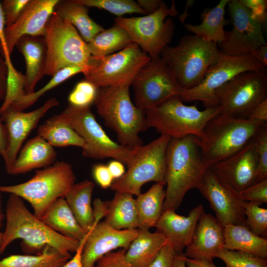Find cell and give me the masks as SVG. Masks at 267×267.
Instances as JSON below:
<instances>
[{
  "label": "cell",
  "instance_id": "39",
  "mask_svg": "<svg viewBox=\"0 0 267 267\" xmlns=\"http://www.w3.org/2000/svg\"><path fill=\"white\" fill-rule=\"evenodd\" d=\"M261 204L258 202H244L245 226L257 235L265 237L267 234V209L260 207Z\"/></svg>",
  "mask_w": 267,
  "mask_h": 267
},
{
  "label": "cell",
  "instance_id": "56",
  "mask_svg": "<svg viewBox=\"0 0 267 267\" xmlns=\"http://www.w3.org/2000/svg\"><path fill=\"white\" fill-rule=\"evenodd\" d=\"M183 259L187 267H217L213 261L190 259L183 254Z\"/></svg>",
  "mask_w": 267,
  "mask_h": 267
},
{
  "label": "cell",
  "instance_id": "28",
  "mask_svg": "<svg viewBox=\"0 0 267 267\" xmlns=\"http://www.w3.org/2000/svg\"><path fill=\"white\" fill-rule=\"evenodd\" d=\"M229 0H221L213 8L203 11L200 24H184L185 28L196 36L218 44H222L225 38L224 26L229 23L224 15L225 7Z\"/></svg>",
  "mask_w": 267,
  "mask_h": 267
},
{
  "label": "cell",
  "instance_id": "58",
  "mask_svg": "<svg viewBox=\"0 0 267 267\" xmlns=\"http://www.w3.org/2000/svg\"><path fill=\"white\" fill-rule=\"evenodd\" d=\"M251 54L264 66H267V44L258 47Z\"/></svg>",
  "mask_w": 267,
  "mask_h": 267
},
{
  "label": "cell",
  "instance_id": "51",
  "mask_svg": "<svg viewBox=\"0 0 267 267\" xmlns=\"http://www.w3.org/2000/svg\"><path fill=\"white\" fill-rule=\"evenodd\" d=\"M8 69L5 58L0 49V100H3L6 94Z\"/></svg>",
  "mask_w": 267,
  "mask_h": 267
},
{
  "label": "cell",
  "instance_id": "9",
  "mask_svg": "<svg viewBox=\"0 0 267 267\" xmlns=\"http://www.w3.org/2000/svg\"><path fill=\"white\" fill-rule=\"evenodd\" d=\"M171 138L161 134L149 143L135 147L133 158L127 165V171L121 178L113 181L111 189L137 196L147 182L155 181L166 185V153Z\"/></svg>",
  "mask_w": 267,
  "mask_h": 267
},
{
  "label": "cell",
  "instance_id": "42",
  "mask_svg": "<svg viewBox=\"0 0 267 267\" xmlns=\"http://www.w3.org/2000/svg\"><path fill=\"white\" fill-rule=\"evenodd\" d=\"M253 145L258 158L256 183L267 178V123L264 124L252 138Z\"/></svg>",
  "mask_w": 267,
  "mask_h": 267
},
{
  "label": "cell",
  "instance_id": "33",
  "mask_svg": "<svg viewBox=\"0 0 267 267\" xmlns=\"http://www.w3.org/2000/svg\"><path fill=\"white\" fill-rule=\"evenodd\" d=\"M38 135L52 147L74 146L83 149V139L65 120L61 114L54 115L38 128Z\"/></svg>",
  "mask_w": 267,
  "mask_h": 267
},
{
  "label": "cell",
  "instance_id": "57",
  "mask_svg": "<svg viewBox=\"0 0 267 267\" xmlns=\"http://www.w3.org/2000/svg\"><path fill=\"white\" fill-rule=\"evenodd\" d=\"M7 147V136L4 124L0 118V155L4 158Z\"/></svg>",
  "mask_w": 267,
  "mask_h": 267
},
{
  "label": "cell",
  "instance_id": "13",
  "mask_svg": "<svg viewBox=\"0 0 267 267\" xmlns=\"http://www.w3.org/2000/svg\"><path fill=\"white\" fill-rule=\"evenodd\" d=\"M215 95L221 113L247 119L258 105L267 99V73H241L219 88Z\"/></svg>",
  "mask_w": 267,
  "mask_h": 267
},
{
  "label": "cell",
  "instance_id": "5",
  "mask_svg": "<svg viewBox=\"0 0 267 267\" xmlns=\"http://www.w3.org/2000/svg\"><path fill=\"white\" fill-rule=\"evenodd\" d=\"M265 123L221 112L215 116L207 124L198 138L205 165L209 168L240 151Z\"/></svg>",
  "mask_w": 267,
  "mask_h": 267
},
{
  "label": "cell",
  "instance_id": "7",
  "mask_svg": "<svg viewBox=\"0 0 267 267\" xmlns=\"http://www.w3.org/2000/svg\"><path fill=\"white\" fill-rule=\"evenodd\" d=\"M219 105L199 110L188 106L179 97H174L144 111L149 128L161 134L178 138L188 135L200 138L207 124L221 112Z\"/></svg>",
  "mask_w": 267,
  "mask_h": 267
},
{
  "label": "cell",
  "instance_id": "31",
  "mask_svg": "<svg viewBox=\"0 0 267 267\" xmlns=\"http://www.w3.org/2000/svg\"><path fill=\"white\" fill-rule=\"evenodd\" d=\"M223 248L250 253L266 259L267 240L252 232L246 226L227 224L224 226Z\"/></svg>",
  "mask_w": 267,
  "mask_h": 267
},
{
  "label": "cell",
  "instance_id": "22",
  "mask_svg": "<svg viewBox=\"0 0 267 267\" xmlns=\"http://www.w3.org/2000/svg\"><path fill=\"white\" fill-rule=\"evenodd\" d=\"M224 242V226L216 217L204 212L183 254L190 259L213 261L223 249Z\"/></svg>",
  "mask_w": 267,
  "mask_h": 267
},
{
  "label": "cell",
  "instance_id": "61",
  "mask_svg": "<svg viewBox=\"0 0 267 267\" xmlns=\"http://www.w3.org/2000/svg\"><path fill=\"white\" fill-rule=\"evenodd\" d=\"M2 219H3V214H2V213L1 212V209L0 205V227L1 224V222H2Z\"/></svg>",
  "mask_w": 267,
  "mask_h": 267
},
{
  "label": "cell",
  "instance_id": "59",
  "mask_svg": "<svg viewBox=\"0 0 267 267\" xmlns=\"http://www.w3.org/2000/svg\"><path fill=\"white\" fill-rule=\"evenodd\" d=\"M173 267H186L183 259V254H178L176 259Z\"/></svg>",
  "mask_w": 267,
  "mask_h": 267
},
{
  "label": "cell",
  "instance_id": "35",
  "mask_svg": "<svg viewBox=\"0 0 267 267\" xmlns=\"http://www.w3.org/2000/svg\"><path fill=\"white\" fill-rule=\"evenodd\" d=\"M132 43L126 31L114 23L110 28L97 34L88 46L92 56L100 57L120 51Z\"/></svg>",
  "mask_w": 267,
  "mask_h": 267
},
{
  "label": "cell",
  "instance_id": "25",
  "mask_svg": "<svg viewBox=\"0 0 267 267\" xmlns=\"http://www.w3.org/2000/svg\"><path fill=\"white\" fill-rule=\"evenodd\" d=\"M56 156L53 147L37 135L20 149L8 174L17 175L49 166Z\"/></svg>",
  "mask_w": 267,
  "mask_h": 267
},
{
  "label": "cell",
  "instance_id": "34",
  "mask_svg": "<svg viewBox=\"0 0 267 267\" xmlns=\"http://www.w3.org/2000/svg\"><path fill=\"white\" fill-rule=\"evenodd\" d=\"M104 221L118 230L138 228L135 201L133 195L116 191L114 198L107 201Z\"/></svg>",
  "mask_w": 267,
  "mask_h": 267
},
{
  "label": "cell",
  "instance_id": "29",
  "mask_svg": "<svg viewBox=\"0 0 267 267\" xmlns=\"http://www.w3.org/2000/svg\"><path fill=\"white\" fill-rule=\"evenodd\" d=\"M165 184L155 183L146 192L135 199L138 229L149 230L155 226L163 212Z\"/></svg>",
  "mask_w": 267,
  "mask_h": 267
},
{
  "label": "cell",
  "instance_id": "16",
  "mask_svg": "<svg viewBox=\"0 0 267 267\" xmlns=\"http://www.w3.org/2000/svg\"><path fill=\"white\" fill-rule=\"evenodd\" d=\"M227 5L233 27L231 31H225L224 41L219 44L222 53L245 55L267 44L262 25L239 0H230Z\"/></svg>",
  "mask_w": 267,
  "mask_h": 267
},
{
  "label": "cell",
  "instance_id": "36",
  "mask_svg": "<svg viewBox=\"0 0 267 267\" xmlns=\"http://www.w3.org/2000/svg\"><path fill=\"white\" fill-rule=\"evenodd\" d=\"M71 256L46 246L38 255H12L0 260V267H60Z\"/></svg>",
  "mask_w": 267,
  "mask_h": 267
},
{
  "label": "cell",
  "instance_id": "38",
  "mask_svg": "<svg viewBox=\"0 0 267 267\" xmlns=\"http://www.w3.org/2000/svg\"><path fill=\"white\" fill-rule=\"evenodd\" d=\"M86 7H96L105 10L121 17L126 14L139 13L147 15L146 12L133 0H74Z\"/></svg>",
  "mask_w": 267,
  "mask_h": 267
},
{
  "label": "cell",
  "instance_id": "14",
  "mask_svg": "<svg viewBox=\"0 0 267 267\" xmlns=\"http://www.w3.org/2000/svg\"><path fill=\"white\" fill-rule=\"evenodd\" d=\"M251 71L267 72V68L252 54L229 56L222 53L219 60L208 68L201 83L194 88L184 89L180 98L200 101L205 108L219 105L216 91L237 75Z\"/></svg>",
  "mask_w": 267,
  "mask_h": 267
},
{
  "label": "cell",
  "instance_id": "49",
  "mask_svg": "<svg viewBox=\"0 0 267 267\" xmlns=\"http://www.w3.org/2000/svg\"><path fill=\"white\" fill-rule=\"evenodd\" d=\"M92 173L96 182L103 188L106 189L111 187L114 180L107 165L102 164L94 165Z\"/></svg>",
  "mask_w": 267,
  "mask_h": 267
},
{
  "label": "cell",
  "instance_id": "47",
  "mask_svg": "<svg viewBox=\"0 0 267 267\" xmlns=\"http://www.w3.org/2000/svg\"><path fill=\"white\" fill-rule=\"evenodd\" d=\"M265 28L267 24V1L266 0H239Z\"/></svg>",
  "mask_w": 267,
  "mask_h": 267
},
{
  "label": "cell",
  "instance_id": "1",
  "mask_svg": "<svg viewBox=\"0 0 267 267\" xmlns=\"http://www.w3.org/2000/svg\"><path fill=\"white\" fill-rule=\"evenodd\" d=\"M6 225L2 232L0 254L16 239H22L23 248L40 251L50 246L60 253L71 256L80 241L65 237L53 230L32 213L22 198L10 194L6 206Z\"/></svg>",
  "mask_w": 267,
  "mask_h": 267
},
{
  "label": "cell",
  "instance_id": "54",
  "mask_svg": "<svg viewBox=\"0 0 267 267\" xmlns=\"http://www.w3.org/2000/svg\"><path fill=\"white\" fill-rule=\"evenodd\" d=\"M107 167L114 180L121 178L126 172L123 163L118 160L110 162Z\"/></svg>",
  "mask_w": 267,
  "mask_h": 267
},
{
  "label": "cell",
  "instance_id": "24",
  "mask_svg": "<svg viewBox=\"0 0 267 267\" xmlns=\"http://www.w3.org/2000/svg\"><path fill=\"white\" fill-rule=\"evenodd\" d=\"M15 46L25 61V94L31 93L44 76L46 57L44 37L23 36L18 41Z\"/></svg>",
  "mask_w": 267,
  "mask_h": 267
},
{
  "label": "cell",
  "instance_id": "63",
  "mask_svg": "<svg viewBox=\"0 0 267 267\" xmlns=\"http://www.w3.org/2000/svg\"><path fill=\"white\" fill-rule=\"evenodd\" d=\"M1 43L0 42V49L1 50Z\"/></svg>",
  "mask_w": 267,
  "mask_h": 267
},
{
  "label": "cell",
  "instance_id": "19",
  "mask_svg": "<svg viewBox=\"0 0 267 267\" xmlns=\"http://www.w3.org/2000/svg\"><path fill=\"white\" fill-rule=\"evenodd\" d=\"M198 189L222 225L245 226L244 201L238 194L223 185L209 168L205 171Z\"/></svg>",
  "mask_w": 267,
  "mask_h": 267
},
{
  "label": "cell",
  "instance_id": "53",
  "mask_svg": "<svg viewBox=\"0 0 267 267\" xmlns=\"http://www.w3.org/2000/svg\"><path fill=\"white\" fill-rule=\"evenodd\" d=\"M87 235L80 241L79 246L74 257L60 267H84L82 262V253Z\"/></svg>",
  "mask_w": 267,
  "mask_h": 267
},
{
  "label": "cell",
  "instance_id": "62",
  "mask_svg": "<svg viewBox=\"0 0 267 267\" xmlns=\"http://www.w3.org/2000/svg\"><path fill=\"white\" fill-rule=\"evenodd\" d=\"M2 238V232L0 231V245L1 243Z\"/></svg>",
  "mask_w": 267,
  "mask_h": 267
},
{
  "label": "cell",
  "instance_id": "4",
  "mask_svg": "<svg viewBox=\"0 0 267 267\" xmlns=\"http://www.w3.org/2000/svg\"><path fill=\"white\" fill-rule=\"evenodd\" d=\"M221 55L217 44L193 35L183 36L175 46H166L160 57L179 85L190 89L201 83L208 68Z\"/></svg>",
  "mask_w": 267,
  "mask_h": 267
},
{
  "label": "cell",
  "instance_id": "52",
  "mask_svg": "<svg viewBox=\"0 0 267 267\" xmlns=\"http://www.w3.org/2000/svg\"><path fill=\"white\" fill-rule=\"evenodd\" d=\"M247 119L264 123H267V99L258 105Z\"/></svg>",
  "mask_w": 267,
  "mask_h": 267
},
{
  "label": "cell",
  "instance_id": "40",
  "mask_svg": "<svg viewBox=\"0 0 267 267\" xmlns=\"http://www.w3.org/2000/svg\"><path fill=\"white\" fill-rule=\"evenodd\" d=\"M6 91L0 107V115L8 109L19 98L25 94V75L18 71L13 64L7 66Z\"/></svg>",
  "mask_w": 267,
  "mask_h": 267
},
{
  "label": "cell",
  "instance_id": "18",
  "mask_svg": "<svg viewBox=\"0 0 267 267\" xmlns=\"http://www.w3.org/2000/svg\"><path fill=\"white\" fill-rule=\"evenodd\" d=\"M58 104L57 99L52 97L32 111L24 112L8 109L0 115V118L4 122L7 136V147L3 159L7 174L27 137L46 112Z\"/></svg>",
  "mask_w": 267,
  "mask_h": 267
},
{
  "label": "cell",
  "instance_id": "48",
  "mask_svg": "<svg viewBox=\"0 0 267 267\" xmlns=\"http://www.w3.org/2000/svg\"><path fill=\"white\" fill-rule=\"evenodd\" d=\"M178 254L168 243L163 246L148 267H173Z\"/></svg>",
  "mask_w": 267,
  "mask_h": 267
},
{
  "label": "cell",
  "instance_id": "45",
  "mask_svg": "<svg viewBox=\"0 0 267 267\" xmlns=\"http://www.w3.org/2000/svg\"><path fill=\"white\" fill-rule=\"evenodd\" d=\"M243 201L267 203V178L257 182L242 191L239 194Z\"/></svg>",
  "mask_w": 267,
  "mask_h": 267
},
{
  "label": "cell",
  "instance_id": "26",
  "mask_svg": "<svg viewBox=\"0 0 267 267\" xmlns=\"http://www.w3.org/2000/svg\"><path fill=\"white\" fill-rule=\"evenodd\" d=\"M39 218L57 233L78 241L87 233L77 221L64 197L56 200Z\"/></svg>",
  "mask_w": 267,
  "mask_h": 267
},
{
  "label": "cell",
  "instance_id": "21",
  "mask_svg": "<svg viewBox=\"0 0 267 267\" xmlns=\"http://www.w3.org/2000/svg\"><path fill=\"white\" fill-rule=\"evenodd\" d=\"M59 0H30L18 19L5 29V40L11 54L18 41L25 36L44 37L47 22Z\"/></svg>",
  "mask_w": 267,
  "mask_h": 267
},
{
  "label": "cell",
  "instance_id": "2",
  "mask_svg": "<svg viewBox=\"0 0 267 267\" xmlns=\"http://www.w3.org/2000/svg\"><path fill=\"white\" fill-rule=\"evenodd\" d=\"M166 164L163 212L175 211L189 190L198 189L208 168L202 158L198 138L193 135L171 138L166 150Z\"/></svg>",
  "mask_w": 267,
  "mask_h": 267
},
{
  "label": "cell",
  "instance_id": "43",
  "mask_svg": "<svg viewBox=\"0 0 267 267\" xmlns=\"http://www.w3.org/2000/svg\"><path fill=\"white\" fill-rule=\"evenodd\" d=\"M98 89L86 79L78 82L68 96L69 104L77 107H90L95 100Z\"/></svg>",
  "mask_w": 267,
  "mask_h": 267
},
{
  "label": "cell",
  "instance_id": "41",
  "mask_svg": "<svg viewBox=\"0 0 267 267\" xmlns=\"http://www.w3.org/2000/svg\"><path fill=\"white\" fill-rule=\"evenodd\" d=\"M217 258L222 260L226 267H267L266 259L239 251L223 248Z\"/></svg>",
  "mask_w": 267,
  "mask_h": 267
},
{
  "label": "cell",
  "instance_id": "6",
  "mask_svg": "<svg viewBox=\"0 0 267 267\" xmlns=\"http://www.w3.org/2000/svg\"><path fill=\"white\" fill-rule=\"evenodd\" d=\"M72 166L63 161L37 170L29 180L17 184L0 185V192L16 195L27 201L40 218L58 199L64 197L75 183Z\"/></svg>",
  "mask_w": 267,
  "mask_h": 267
},
{
  "label": "cell",
  "instance_id": "60",
  "mask_svg": "<svg viewBox=\"0 0 267 267\" xmlns=\"http://www.w3.org/2000/svg\"><path fill=\"white\" fill-rule=\"evenodd\" d=\"M194 2V0H188L187 2L186 8L184 13H183V14H181V15H178L179 20L182 24L184 22V20L187 17V14L188 13L186 12H187V9L188 7H189V6L192 5V4Z\"/></svg>",
  "mask_w": 267,
  "mask_h": 267
},
{
  "label": "cell",
  "instance_id": "3",
  "mask_svg": "<svg viewBox=\"0 0 267 267\" xmlns=\"http://www.w3.org/2000/svg\"><path fill=\"white\" fill-rule=\"evenodd\" d=\"M130 87L98 88L94 103L105 124L115 132L119 143L134 148L143 145L139 134L149 127L144 111L131 100Z\"/></svg>",
  "mask_w": 267,
  "mask_h": 267
},
{
  "label": "cell",
  "instance_id": "10",
  "mask_svg": "<svg viewBox=\"0 0 267 267\" xmlns=\"http://www.w3.org/2000/svg\"><path fill=\"white\" fill-rule=\"evenodd\" d=\"M178 15L174 1L170 8L163 1L153 13L140 17H117L114 21L126 31L133 43L151 59H155L160 57L174 35V22L172 18L167 17Z\"/></svg>",
  "mask_w": 267,
  "mask_h": 267
},
{
  "label": "cell",
  "instance_id": "20",
  "mask_svg": "<svg viewBox=\"0 0 267 267\" xmlns=\"http://www.w3.org/2000/svg\"><path fill=\"white\" fill-rule=\"evenodd\" d=\"M139 229L118 230L106 222H99L87 233L82 253L84 267H93L105 254L117 248L128 250Z\"/></svg>",
  "mask_w": 267,
  "mask_h": 267
},
{
  "label": "cell",
  "instance_id": "23",
  "mask_svg": "<svg viewBox=\"0 0 267 267\" xmlns=\"http://www.w3.org/2000/svg\"><path fill=\"white\" fill-rule=\"evenodd\" d=\"M204 212L202 204L192 209L187 217L179 215L175 211L166 210L163 212L155 227L164 234L168 243L178 254H182V251L191 242L196 224Z\"/></svg>",
  "mask_w": 267,
  "mask_h": 267
},
{
  "label": "cell",
  "instance_id": "11",
  "mask_svg": "<svg viewBox=\"0 0 267 267\" xmlns=\"http://www.w3.org/2000/svg\"><path fill=\"white\" fill-rule=\"evenodd\" d=\"M83 139V155L95 159L111 158L127 165L134 153V148L124 146L110 138L96 121L90 107L69 104L60 113Z\"/></svg>",
  "mask_w": 267,
  "mask_h": 267
},
{
  "label": "cell",
  "instance_id": "27",
  "mask_svg": "<svg viewBox=\"0 0 267 267\" xmlns=\"http://www.w3.org/2000/svg\"><path fill=\"white\" fill-rule=\"evenodd\" d=\"M168 243L163 233L139 229L137 236L125 253L131 267H148L161 248Z\"/></svg>",
  "mask_w": 267,
  "mask_h": 267
},
{
  "label": "cell",
  "instance_id": "44",
  "mask_svg": "<svg viewBox=\"0 0 267 267\" xmlns=\"http://www.w3.org/2000/svg\"><path fill=\"white\" fill-rule=\"evenodd\" d=\"M30 0H4L1 2L6 27L14 24Z\"/></svg>",
  "mask_w": 267,
  "mask_h": 267
},
{
  "label": "cell",
  "instance_id": "50",
  "mask_svg": "<svg viewBox=\"0 0 267 267\" xmlns=\"http://www.w3.org/2000/svg\"><path fill=\"white\" fill-rule=\"evenodd\" d=\"M5 22L3 10L0 1V42L1 44V51L5 58L7 65L12 64L10 54L8 50L5 36Z\"/></svg>",
  "mask_w": 267,
  "mask_h": 267
},
{
  "label": "cell",
  "instance_id": "17",
  "mask_svg": "<svg viewBox=\"0 0 267 267\" xmlns=\"http://www.w3.org/2000/svg\"><path fill=\"white\" fill-rule=\"evenodd\" d=\"M258 158L249 142L234 154L209 168L225 187L238 194L256 183Z\"/></svg>",
  "mask_w": 267,
  "mask_h": 267
},
{
  "label": "cell",
  "instance_id": "37",
  "mask_svg": "<svg viewBox=\"0 0 267 267\" xmlns=\"http://www.w3.org/2000/svg\"><path fill=\"white\" fill-rule=\"evenodd\" d=\"M86 69L80 66H69L56 73L51 79L39 90L29 94H25L17 99L8 108L23 111L34 104L39 98L48 90L58 86L71 77L83 73Z\"/></svg>",
  "mask_w": 267,
  "mask_h": 267
},
{
  "label": "cell",
  "instance_id": "46",
  "mask_svg": "<svg viewBox=\"0 0 267 267\" xmlns=\"http://www.w3.org/2000/svg\"><path fill=\"white\" fill-rule=\"evenodd\" d=\"M126 250L111 251L99 259L93 267H131L125 258Z\"/></svg>",
  "mask_w": 267,
  "mask_h": 267
},
{
  "label": "cell",
  "instance_id": "30",
  "mask_svg": "<svg viewBox=\"0 0 267 267\" xmlns=\"http://www.w3.org/2000/svg\"><path fill=\"white\" fill-rule=\"evenodd\" d=\"M94 187L93 182L85 180L74 183L64 197L77 221L87 233L94 222L91 206Z\"/></svg>",
  "mask_w": 267,
  "mask_h": 267
},
{
  "label": "cell",
  "instance_id": "32",
  "mask_svg": "<svg viewBox=\"0 0 267 267\" xmlns=\"http://www.w3.org/2000/svg\"><path fill=\"white\" fill-rule=\"evenodd\" d=\"M54 12L60 17L69 20L87 44L104 29L89 17L87 7L74 0H59Z\"/></svg>",
  "mask_w": 267,
  "mask_h": 267
},
{
  "label": "cell",
  "instance_id": "8",
  "mask_svg": "<svg viewBox=\"0 0 267 267\" xmlns=\"http://www.w3.org/2000/svg\"><path fill=\"white\" fill-rule=\"evenodd\" d=\"M44 39L46 48L44 75L52 77L69 66L87 69L91 57L88 44L69 20L54 12L47 22Z\"/></svg>",
  "mask_w": 267,
  "mask_h": 267
},
{
  "label": "cell",
  "instance_id": "12",
  "mask_svg": "<svg viewBox=\"0 0 267 267\" xmlns=\"http://www.w3.org/2000/svg\"><path fill=\"white\" fill-rule=\"evenodd\" d=\"M151 60L139 46L132 43L118 52L91 57L82 73L97 88L131 86L139 71Z\"/></svg>",
  "mask_w": 267,
  "mask_h": 267
},
{
  "label": "cell",
  "instance_id": "55",
  "mask_svg": "<svg viewBox=\"0 0 267 267\" xmlns=\"http://www.w3.org/2000/svg\"><path fill=\"white\" fill-rule=\"evenodd\" d=\"M163 1L161 0H137L138 5L145 11L147 14L155 12Z\"/></svg>",
  "mask_w": 267,
  "mask_h": 267
},
{
  "label": "cell",
  "instance_id": "15",
  "mask_svg": "<svg viewBox=\"0 0 267 267\" xmlns=\"http://www.w3.org/2000/svg\"><path fill=\"white\" fill-rule=\"evenodd\" d=\"M132 85L135 105L143 111L172 97L181 98L184 89L160 57L151 59L138 73Z\"/></svg>",
  "mask_w": 267,
  "mask_h": 267
}]
</instances>
